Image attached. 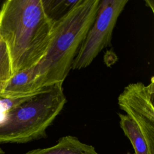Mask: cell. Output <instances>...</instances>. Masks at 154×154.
Wrapping results in <instances>:
<instances>
[{
  "instance_id": "7a4b0ae2",
  "label": "cell",
  "mask_w": 154,
  "mask_h": 154,
  "mask_svg": "<svg viewBox=\"0 0 154 154\" xmlns=\"http://www.w3.org/2000/svg\"><path fill=\"white\" fill-rule=\"evenodd\" d=\"M100 0H79L54 22V34L45 57L31 67L36 90L63 84L77 51L93 23Z\"/></svg>"
},
{
  "instance_id": "6da1fadb",
  "label": "cell",
  "mask_w": 154,
  "mask_h": 154,
  "mask_svg": "<svg viewBox=\"0 0 154 154\" xmlns=\"http://www.w3.org/2000/svg\"><path fill=\"white\" fill-rule=\"evenodd\" d=\"M54 22L46 14L42 0L3 2L0 35L8 51L13 76L35 66L45 57L53 37Z\"/></svg>"
},
{
  "instance_id": "30bf717a",
  "label": "cell",
  "mask_w": 154,
  "mask_h": 154,
  "mask_svg": "<svg viewBox=\"0 0 154 154\" xmlns=\"http://www.w3.org/2000/svg\"><path fill=\"white\" fill-rule=\"evenodd\" d=\"M38 93H37V94H38ZM35 94L29 96L19 97H4V96H0V122H1L2 121H3L4 120L7 113L11 109L15 108L16 106H17L21 103L23 102L26 100L34 96Z\"/></svg>"
},
{
  "instance_id": "7c38bea8",
  "label": "cell",
  "mask_w": 154,
  "mask_h": 154,
  "mask_svg": "<svg viewBox=\"0 0 154 154\" xmlns=\"http://www.w3.org/2000/svg\"><path fill=\"white\" fill-rule=\"evenodd\" d=\"M4 84H5V83L0 82V94H1V93H2V90H3Z\"/></svg>"
},
{
  "instance_id": "8fae6325",
  "label": "cell",
  "mask_w": 154,
  "mask_h": 154,
  "mask_svg": "<svg viewBox=\"0 0 154 154\" xmlns=\"http://www.w3.org/2000/svg\"><path fill=\"white\" fill-rule=\"evenodd\" d=\"M145 2H146V5L148 6L149 7H150V8H151L152 11L153 12V3L152 4H150V1H146Z\"/></svg>"
},
{
  "instance_id": "8992f818",
  "label": "cell",
  "mask_w": 154,
  "mask_h": 154,
  "mask_svg": "<svg viewBox=\"0 0 154 154\" xmlns=\"http://www.w3.org/2000/svg\"><path fill=\"white\" fill-rule=\"evenodd\" d=\"M24 154H98L95 148L81 141L77 137L66 135L60 138L51 147L29 150Z\"/></svg>"
},
{
  "instance_id": "52a82bcc",
  "label": "cell",
  "mask_w": 154,
  "mask_h": 154,
  "mask_svg": "<svg viewBox=\"0 0 154 154\" xmlns=\"http://www.w3.org/2000/svg\"><path fill=\"white\" fill-rule=\"evenodd\" d=\"M120 126L130 141L135 154H154V141L141 132L137 124L126 114L118 113Z\"/></svg>"
},
{
  "instance_id": "5b68a950",
  "label": "cell",
  "mask_w": 154,
  "mask_h": 154,
  "mask_svg": "<svg viewBox=\"0 0 154 154\" xmlns=\"http://www.w3.org/2000/svg\"><path fill=\"white\" fill-rule=\"evenodd\" d=\"M154 80L147 85L138 82L125 87L118 97L119 108L125 112L150 140L154 141Z\"/></svg>"
},
{
  "instance_id": "ba28073f",
  "label": "cell",
  "mask_w": 154,
  "mask_h": 154,
  "mask_svg": "<svg viewBox=\"0 0 154 154\" xmlns=\"http://www.w3.org/2000/svg\"><path fill=\"white\" fill-rule=\"evenodd\" d=\"M79 0H42L48 16L55 22L66 15Z\"/></svg>"
},
{
  "instance_id": "277c9868",
  "label": "cell",
  "mask_w": 154,
  "mask_h": 154,
  "mask_svg": "<svg viewBox=\"0 0 154 154\" xmlns=\"http://www.w3.org/2000/svg\"><path fill=\"white\" fill-rule=\"evenodd\" d=\"M128 2V0L100 1L94 21L73 61L72 70L88 67L101 51L110 45L114 28Z\"/></svg>"
},
{
  "instance_id": "3957f363",
  "label": "cell",
  "mask_w": 154,
  "mask_h": 154,
  "mask_svg": "<svg viewBox=\"0 0 154 154\" xmlns=\"http://www.w3.org/2000/svg\"><path fill=\"white\" fill-rule=\"evenodd\" d=\"M66 102L63 84L44 88L11 109L0 122V143H25L45 137Z\"/></svg>"
},
{
  "instance_id": "9c48e42d",
  "label": "cell",
  "mask_w": 154,
  "mask_h": 154,
  "mask_svg": "<svg viewBox=\"0 0 154 154\" xmlns=\"http://www.w3.org/2000/svg\"><path fill=\"white\" fill-rule=\"evenodd\" d=\"M12 76L8 51L4 41L0 35V82L5 83Z\"/></svg>"
},
{
  "instance_id": "4fadbf2b",
  "label": "cell",
  "mask_w": 154,
  "mask_h": 154,
  "mask_svg": "<svg viewBox=\"0 0 154 154\" xmlns=\"http://www.w3.org/2000/svg\"><path fill=\"white\" fill-rule=\"evenodd\" d=\"M4 152L2 150V149L0 147V154H4Z\"/></svg>"
}]
</instances>
